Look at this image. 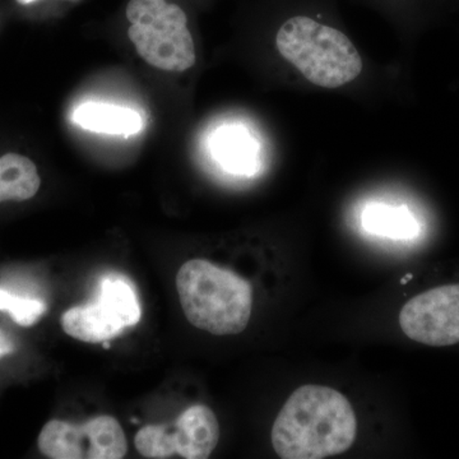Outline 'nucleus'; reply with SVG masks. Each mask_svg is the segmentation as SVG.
<instances>
[{"mask_svg": "<svg viewBox=\"0 0 459 459\" xmlns=\"http://www.w3.org/2000/svg\"><path fill=\"white\" fill-rule=\"evenodd\" d=\"M358 420L336 389L307 385L296 389L272 428V446L282 459H322L342 455L355 443Z\"/></svg>", "mask_w": 459, "mask_h": 459, "instance_id": "obj_1", "label": "nucleus"}, {"mask_svg": "<svg viewBox=\"0 0 459 459\" xmlns=\"http://www.w3.org/2000/svg\"><path fill=\"white\" fill-rule=\"evenodd\" d=\"M177 290L190 325L216 336L238 334L247 328L253 309V289L235 272L205 259L184 263Z\"/></svg>", "mask_w": 459, "mask_h": 459, "instance_id": "obj_2", "label": "nucleus"}, {"mask_svg": "<svg viewBox=\"0 0 459 459\" xmlns=\"http://www.w3.org/2000/svg\"><path fill=\"white\" fill-rule=\"evenodd\" d=\"M276 47L310 83L323 89L352 82L362 72V59L352 41L310 17L287 20L277 32Z\"/></svg>", "mask_w": 459, "mask_h": 459, "instance_id": "obj_3", "label": "nucleus"}, {"mask_svg": "<svg viewBox=\"0 0 459 459\" xmlns=\"http://www.w3.org/2000/svg\"><path fill=\"white\" fill-rule=\"evenodd\" d=\"M129 39L148 65L186 72L195 65V48L186 12L166 0H131L126 7Z\"/></svg>", "mask_w": 459, "mask_h": 459, "instance_id": "obj_4", "label": "nucleus"}, {"mask_svg": "<svg viewBox=\"0 0 459 459\" xmlns=\"http://www.w3.org/2000/svg\"><path fill=\"white\" fill-rule=\"evenodd\" d=\"M141 316L140 300L131 281L119 274H107L100 281L95 300L66 310L62 327L75 340L102 343L137 325Z\"/></svg>", "mask_w": 459, "mask_h": 459, "instance_id": "obj_5", "label": "nucleus"}, {"mask_svg": "<svg viewBox=\"0 0 459 459\" xmlns=\"http://www.w3.org/2000/svg\"><path fill=\"white\" fill-rule=\"evenodd\" d=\"M219 439L220 425L213 411L195 404L184 411L172 427L142 428L134 444L146 458L165 459L179 455L186 459H205L212 455Z\"/></svg>", "mask_w": 459, "mask_h": 459, "instance_id": "obj_6", "label": "nucleus"}, {"mask_svg": "<svg viewBox=\"0 0 459 459\" xmlns=\"http://www.w3.org/2000/svg\"><path fill=\"white\" fill-rule=\"evenodd\" d=\"M38 444L51 459H120L128 451L119 422L107 415L83 425L51 420L42 428Z\"/></svg>", "mask_w": 459, "mask_h": 459, "instance_id": "obj_7", "label": "nucleus"}, {"mask_svg": "<svg viewBox=\"0 0 459 459\" xmlns=\"http://www.w3.org/2000/svg\"><path fill=\"white\" fill-rule=\"evenodd\" d=\"M398 322L416 342L434 347L459 343V283L435 287L411 299Z\"/></svg>", "mask_w": 459, "mask_h": 459, "instance_id": "obj_8", "label": "nucleus"}, {"mask_svg": "<svg viewBox=\"0 0 459 459\" xmlns=\"http://www.w3.org/2000/svg\"><path fill=\"white\" fill-rule=\"evenodd\" d=\"M74 122L86 131L115 135H132L143 128L137 111L100 102H87L75 108Z\"/></svg>", "mask_w": 459, "mask_h": 459, "instance_id": "obj_9", "label": "nucleus"}, {"mask_svg": "<svg viewBox=\"0 0 459 459\" xmlns=\"http://www.w3.org/2000/svg\"><path fill=\"white\" fill-rule=\"evenodd\" d=\"M40 186L38 168L29 157L18 153L0 157V204L29 201Z\"/></svg>", "mask_w": 459, "mask_h": 459, "instance_id": "obj_10", "label": "nucleus"}, {"mask_svg": "<svg viewBox=\"0 0 459 459\" xmlns=\"http://www.w3.org/2000/svg\"><path fill=\"white\" fill-rule=\"evenodd\" d=\"M217 160L229 171L253 174L255 170V142L246 132L238 128L222 129L214 141Z\"/></svg>", "mask_w": 459, "mask_h": 459, "instance_id": "obj_11", "label": "nucleus"}, {"mask_svg": "<svg viewBox=\"0 0 459 459\" xmlns=\"http://www.w3.org/2000/svg\"><path fill=\"white\" fill-rule=\"evenodd\" d=\"M364 228L371 234L392 238H409L418 235L419 225L406 208L371 204L362 217Z\"/></svg>", "mask_w": 459, "mask_h": 459, "instance_id": "obj_12", "label": "nucleus"}, {"mask_svg": "<svg viewBox=\"0 0 459 459\" xmlns=\"http://www.w3.org/2000/svg\"><path fill=\"white\" fill-rule=\"evenodd\" d=\"M47 309L48 305L40 299L14 295L7 290L0 289V312L8 313L22 327H31Z\"/></svg>", "mask_w": 459, "mask_h": 459, "instance_id": "obj_13", "label": "nucleus"}, {"mask_svg": "<svg viewBox=\"0 0 459 459\" xmlns=\"http://www.w3.org/2000/svg\"><path fill=\"white\" fill-rule=\"evenodd\" d=\"M14 350H16V344H14L13 340L3 329H0V359L11 355L14 352Z\"/></svg>", "mask_w": 459, "mask_h": 459, "instance_id": "obj_14", "label": "nucleus"}, {"mask_svg": "<svg viewBox=\"0 0 459 459\" xmlns=\"http://www.w3.org/2000/svg\"><path fill=\"white\" fill-rule=\"evenodd\" d=\"M33 2H36V0H17V3L22 5L31 4Z\"/></svg>", "mask_w": 459, "mask_h": 459, "instance_id": "obj_15", "label": "nucleus"}, {"mask_svg": "<svg viewBox=\"0 0 459 459\" xmlns=\"http://www.w3.org/2000/svg\"><path fill=\"white\" fill-rule=\"evenodd\" d=\"M411 279H412V274H407V276L404 277V279H402V281H401L402 285H404V283L409 282V280H411Z\"/></svg>", "mask_w": 459, "mask_h": 459, "instance_id": "obj_16", "label": "nucleus"}]
</instances>
